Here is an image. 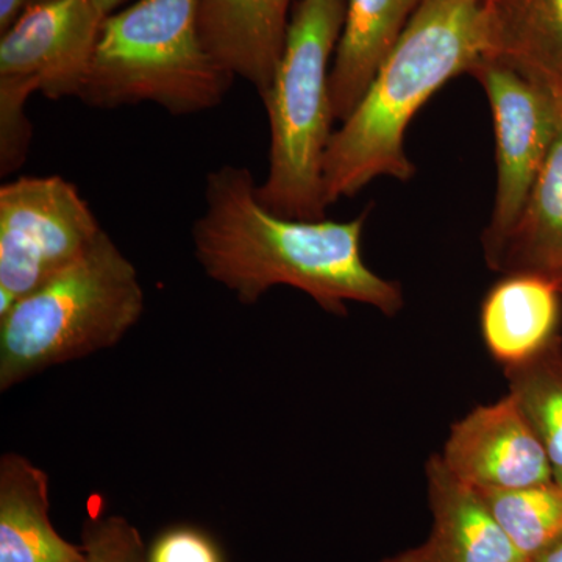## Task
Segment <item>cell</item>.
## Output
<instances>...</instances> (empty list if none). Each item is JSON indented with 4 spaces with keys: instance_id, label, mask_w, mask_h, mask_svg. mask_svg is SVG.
<instances>
[{
    "instance_id": "6da1fadb",
    "label": "cell",
    "mask_w": 562,
    "mask_h": 562,
    "mask_svg": "<svg viewBox=\"0 0 562 562\" xmlns=\"http://www.w3.org/2000/svg\"><path fill=\"white\" fill-rule=\"evenodd\" d=\"M203 203L191 232L195 260L244 305L291 286L336 316H346L349 302L386 316L403 308L401 284L362 258L369 210L344 222L288 220L261 205L249 169L232 165L209 172Z\"/></svg>"
},
{
    "instance_id": "7a4b0ae2",
    "label": "cell",
    "mask_w": 562,
    "mask_h": 562,
    "mask_svg": "<svg viewBox=\"0 0 562 562\" xmlns=\"http://www.w3.org/2000/svg\"><path fill=\"white\" fill-rule=\"evenodd\" d=\"M491 55L487 0H422L357 109L333 132L324 165L328 206L373 180L408 181L405 135L417 111Z\"/></svg>"
},
{
    "instance_id": "3957f363",
    "label": "cell",
    "mask_w": 562,
    "mask_h": 562,
    "mask_svg": "<svg viewBox=\"0 0 562 562\" xmlns=\"http://www.w3.org/2000/svg\"><path fill=\"white\" fill-rule=\"evenodd\" d=\"M347 0H297L279 66L262 95L271 144L257 198L266 210L297 221H324V165L333 125L330 70Z\"/></svg>"
},
{
    "instance_id": "277c9868",
    "label": "cell",
    "mask_w": 562,
    "mask_h": 562,
    "mask_svg": "<svg viewBox=\"0 0 562 562\" xmlns=\"http://www.w3.org/2000/svg\"><path fill=\"white\" fill-rule=\"evenodd\" d=\"M146 297L138 272L109 233L0 317V391L121 342Z\"/></svg>"
},
{
    "instance_id": "5b68a950",
    "label": "cell",
    "mask_w": 562,
    "mask_h": 562,
    "mask_svg": "<svg viewBox=\"0 0 562 562\" xmlns=\"http://www.w3.org/2000/svg\"><path fill=\"white\" fill-rule=\"evenodd\" d=\"M201 0H138L103 21L79 99L94 109L154 103L173 116L216 109L233 77L199 32Z\"/></svg>"
},
{
    "instance_id": "8992f818",
    "label": "cell",
    "mask_w": 562,
    "mask_h": 562,
    "mask_svg": "<svg viewBox=\"0 0 562 562\" xmlns=\"http://www.w3.org/2000/svg\"><path fill=\"white\" fill-rule=\"evenodd\" d=\"M103 228L76 184L20 177L0 188V317L72 265Z\"/></svg>"
},
{
    "instance_id": "52a82bcc",
    "label": "cell",
    "mask_w": 562,
    "mask_h": 562,
    "mask_svg": "<svg viewBox=\"0 0 562 562\" xmlns=\"http://www.w3.org/2000/svg\"><path fill=\"white\" fill-rule=\"evenodd\" d=\"M494 121L495 183L491 220L482 236L491 266L522 213L528 195L552 149L562 121V98L552 88L495 57L473 68Z\"/></svg>"
},
{
    "instance_id": "ba28073f",
    "label": "cell",
    "mask_w": 562,
    "mask_h": 562,
    "mask_svg": "<svg viewBox=\"0 0 562 562\" xmlns=\"http://www.w3.org/2000/svg\"><path fill=\"white\" fill-rule=\"evenodd\" d=\"M105 14L92 0H46L0 33V77L38 81L50 101L79 99Z\"/></svg>"
},
{
    "instance_id": "9c48e42d",
    "label": "cell",
    "mask_w": 562,
    "mask_h": 562,
    "mask_svg": "<svg viewBox=\"0 0 562 562\" xmlns=\"http://www.w3.org/2000/svg\"><path fill=\"white\" fill-rule=\"evenodd\" d=\"M439 457L452 475L476 491L554 482L541 439L509 394L454 422Z\"/></svg>"
},
{
    "instance_id": "30bf717a",
    "label": "cell",
    "mask_w": 562,
    "mask_h": 562,
    "mask_svg": "<svg viewBox=\"0 0 562 562\" xmlns=\"http://www.w3.org/2000/svg\"><path fill=\"white\" fill-rule=\"evenodd\" d=\"M431 531L420 546L380 562H527L494 519L482 494L443 465L439 453L425 468Z\"/></svg>"
},
{
    "instance_id": "8fae6325",
    "label": "cell",
    "mask_w": 562,
    "mask_h": 562,
    "mask_svg": "<svg viewBox=\"0 0 562 562\" xmlns=\"http://www.w3.org/2000/svg\"><path fill=\"white\" fill-rule=\"evenodd\" d=\"M297 0H201L199 32L214 61L260 95L279 66Z\"/></svg>"
},
{
    "instance_id": "7c38bea8",
    "label": "cell",
    "mask_w": 562,
    "mask_h": 562,
    "mask_svg": "<svg viewBox=\"0 0 562 562\" xmlns=\"http://www.w3.org/2000/svg\"><path fill=\"white\" fill-rule=\"evenodd\" d=\"M562 284L532 272L503 273L480 310L484 347L503 369L524 364L561 338Z\"/></svg>"
},
{
    "instance_id": "4fadbf2b",
    "label": "cell",
    "mask_w": 562,
    "mask_h": 562,
    "mask_svg": "<svg viewBox=\"0 0 562 562\" xmlns=\"http://www.w3.org/2000/svg\"><path fill=\"white\" fill-rule=\"evenodd\" d=\"M420 3L422 0H347L346 20L330 70L336 122L347 120L357 109Z\"/></svg>"
},
{
    "instance_id": "5bb4252c",
    "label": "cell",
    "mask_w": 562,
    "mask_h": 562,
    "mask_svg": "<svg viewBox=\"0 0 562 562\" xmlns=\"http://www.w3.org/2000/svg\"><path fill=\"white\" fill-rule=\"evenodd\" d=\"M83 547L58 535L49 517V479L20 453L0 460V562H81Z\"/></svg>"
},
{
    "instance_id": "9a60e30c",
    "label": "cell",
    "mask_w": 562,
    "mask_h": 562,
    "mask_svg": "<svg viewBox=\"0 0 562 562\" xmlns=\"http://www.w3.org/2000/svg\"><path fill=\"white\" fill-rule=\"evenodd\" d=\"M490 268L501 276L541 273L562 284V121L522 213Z\"/></svg>"
},
{
    "instance_id": "2e32d148",
    "label": "cell",
    "mask_w": 562,
    "mask_h": 562,
    "mask_svg": "<svg viewBox=\"0 0 562 562\" xmlns=\"http://www.w3.org/2000/svg\"><path fill=\"white\" fill-rule=\"evenodd\" d=\"M490 57L522 70L562 98V0H487Z\"/></svg>"
},
{
    "instance_id": "e0dca14e",
    "label": "cell",
    "mask_w": 562,
    "mask_h": 562,
    "mask_svg": "<svg viewBox=\"0 0 562 562\" xmlns=\"http://www.w3.org/2000/svg\"><path fill=\"white\" fill-rule=\"evenodd\" d=\"M503 372L508 394L541 439L554 482L562 484V336L538 357Z\"/></svg>"
},
{
    "instance_id": "ac0fdd59",
    "label": "cell",
    "mask_w": 562,
    "mask_h": 562,
    "mask_svg": "<svg viewBox=\"0 0 562 562\" xmlns=\"http://www.w3.org/2000/svg\"><path fill=\"white\" fill-rule=\"evenodd\" d=\"M479 492L524 561L562 541V484Z\"/></svg>"
},
{
    "instance_id": "d6986e66",
    "label": "cell",
    "mask_w": 562,
    "mask_h": 562,
    "mask_svg": "<svg viewBox=\"0 0 562 562\" xmlns=\"http://www.w3.org/2000/svg\"><path fill=\"white\" fill-rule=\"evenodd\" d=\"M38 81L21 77H0V173L11 176L27 160L32 144V122L25 103Z\"/></svg>"
},
{
    "instance_id": "ffe728a7",
    "label": "cell",
    "mask_w": 562,
    "mask_h": 562,
    "mask_svg": "<svg viewBox=\"0 0 562 562\" xmlns=\"http://www.w3.org/2000/svg\"><path fill=\"white\" fill-rule=\"evenodd\" d=\"M81 547V562H147L139 531L122 516H106L85 525Z\"/></svg>"
},
{
    "instance_id": "44dd1931",
    "label": "cell",
    "mask_w": 562,
    "mask_h": 562,
    "mask_svg": "<svg viewBox=\"0 0 562 562\" xmlns=\"http://www.w3.org/2000/svg\"><path fill=\"white\" fill-rule=\"evenodd\" d=\"M147 562H224V557L205 532L192 527H176L155 539L147 550Z\"/></svg>"
},
{
    "instance_id": "7402d4cb",
    "label": "cell",
    "mask_w": 562,
    "mask_h": 562,
    "mask_svg": "<svg viewBox=\"0 0 562 562\" xmlns=\"http://www.w3.org/2000/svg\"><path fill=\"white\" fill-rule=\"evenodd\" d=\"M41 2L46 0H0V33L5 32L25 11Z\"/></svg>"
},
{
    "instance_id": "603a6c76",
    "label": "cell",
    "mask_w": 562,
    "mask_h": 562,
    "mask_svg": "<svg viewBox=\"0 0 562 562\" xmlns=\"http://www.w3.org/2000/svg\"><path fill=\"white\" fill-rule=\"evenodd\" d=\"M528 562H562V541L554 543L549 550Z\"/></svg>"
},
{
    "instance_id": "cb8c5ba5",
    "label": "cell",
    "mask_w": 562,
    "mask_h": 562,
    "mask_svg": "<svg viewBox=\"0 0 562 562\" xmlns=\"http://www.w3.org/2000/svg\"><path fill=\"white\" fill-rule=\"evenodd\" d=\"M92 2H94L95 7L102 11V14L109 16V14L117 11L121 5H124L127 0H92Z\"/></svg>"
}]
</instances>
